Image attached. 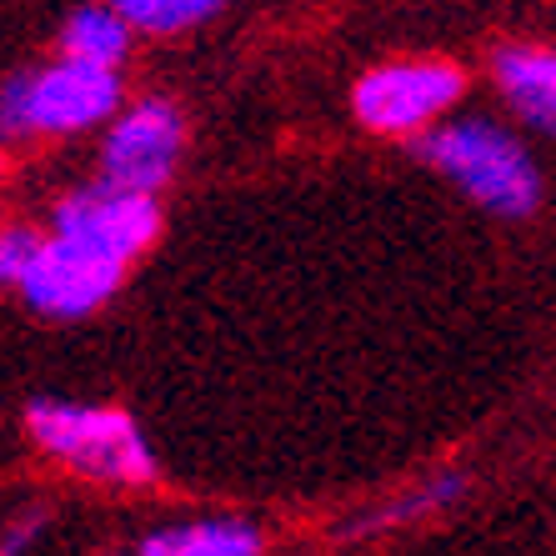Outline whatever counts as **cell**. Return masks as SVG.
Segmentation results:
<instances>
[{"instance_id":"cell-1","label":"cell","mask_w":556,"mask_h":556,"mask_svg":"<svg viewBox=\"0 0 556 556\" xmlns=\"http://www.w3.org/2000/svg\"><path fill=\"white\" fill-rule=\"evenodd\" d=\"M26 427L40 452L71 466L76 477L111 481V486H146V481L161 477L155 452L146 446L141 427L126 412L36 396L26 406Z\"/></svg>"},{"instance_id":"cell-2","label":"cell","mask_w":556,"mask_h":556,"mask_svg":"<svg viewBox=\"0 0 556 556\" xmlns=\"http://www.w3.org/2000/svg\"><path fill=\"white\" fill-rule=\"evenodd\" d=\"M421 161L452 176L477 206L496 211V216H531L542 201V176L531 166V155L521 151L502 126L492 121H452L437 126L416 141Z\"/></svg>"},{"instance_id":"cell-3","label":"cell","mask_w":556,"mask_h":556,"mask_svg":"<svg viewBox=\"0 0 556 556\" xmlns=\"http://www.w3.org/2000/svg\"><path fill=\"white\" fill-rule=\"evenodd\" d=\"M121 105L116 71L80 61H55L36 76H11L0 86V136H65L105 121Z\"/></svg>"},{"instance_id":"cell-4","label":"cell","mask_w":556,"mask_h":556,"mask_svg":"<svg viewBox=\"0 0 556 556\" xmlns=\"http://www.w3.org/2000/svg\"><path fill=\"white\" fill-rule=\"evenodd\" d=\"M466 91V76L452 61H391L356 80L351 105L356 121L381 136H412L437 126L441 111H452Z\"/></svg>"},{"instance_id":"cell-5","label":"cell","mask_w":556,"mask_h":556,"mask_svg":"<svg viewBox=\"0 0 556 556\" xmlns=\"http://www.w3.org/2000/svg\"><path fill=\"white\" fill-rule=\"evenodd\" d=\"M51 231L130 266L155 241V231H161V206H155V195L116 191V186L101 181V186H86V191L65 195L61 206H55Z\"/></svg>"},{"instance_id":"cell-6","label":"cell","mask_w":556,"mask_h":556,"mask_svg":"<svg viewBox=\"0 0 556 556\" xmlns=\"http://www.w3.org/2000/svg\"><path fill=\"white\" fill-rule=\"evenodd\" d=\"M181 146H186V126L176 105L155 101V96L151 101H136L111 126V136H105V155H101L105 186L155 195L170 181L176 161H181Z\"/></svg>"},{"instance_id":"cell-7","label":"cell","mask_w":556,"mask_h":556,"mask_svg":"<svg viewBox=\"0 0 556 556\" xmlns=\"http://www.w3.org/2000/svg\"><path fill=\"white\" fill-rule=\"evenodd\" d=\"M121 281H126L121 261L101 256L91 247H76L65 236H51V241H40L21 291L46 316H86V311H96L101 301L116 296Z\"/></svg>"},{"instance_id":"cell-8","label":"cell","mask_w":556,"mask_h":556,"mask_svg":"<svg viewBox=\"0 0 556 556\" xmlns=\"http://www.w3.org/2000/svg\"><path fill=\"white\" fill-rule=\"evenodd\" d=\"M492 76L502 86L506 105L527 126L556 136V51H542V46H502L492 61Z\"/></svg>"},{"instance_id":"cell-9","label":"cell","mask_w":556,"mask_h":556,"mask_svg":"<svg viewBox=\"0 0 556 556\" xmlns=\"http://www.w3.org/2000/svg\"><path fill=\"white\" fill-rule=\"evenodd\" d=\"M266 536L241 517H201L146 531L130 556H261Z\"/></svg>"},{"instance_id":"cell-10","label":"cell","mask_w":556,"mask_h":556,"mask_svg":"<svg viewBox=\"0 0 556 556\" xmlns=\"http://www.w3.org/2000/svg\"><path fill=\"white\" fill-rule=\"evenodd\" d=\"M126 46H130V21L116 5H80L65 21V36H61L65 61L96 65V71H116L126 61Z\"/></svg>"},{"instance_id":"cell-11","label":"cell","mask_w":556,"mask_h":556,"mask_svg":"<svg viewBox=\"0 0 556 556\" xmlns=\"http://www.w3.org/2000/svg\"><path fill=\"white\" fill-rule=\"evenodd\" d=\"M462 492H466V477H462V471H441V477H431V481H421V486H412V492L396 496V502H381L376 511H366V517H351L346 527H341V536L362 542V536H376V531L406 527V521L427 517V511H441V506H452Z\"/></svg>"},{"instance_id":"cell-12","label":"cell","mask_w":556,"mask_h":556,"mask_svg":"<svg viewBox=\"0 0 556 556\" xmlns=\"http://www.w3.org/2000/svg\"><path fill=\"white\" fill-rule=\"evenodd\" d=\"M226 0H116V11L126 15L136 30H151V36H176L186 26H201L220 11Z\"/></svg>"},{"instance_id":"cell-13","label":"cell","mask_w":556,"mask_h":556,"mask_svg":"<svg viewBox=\"0 0 556 556\" xmlns=\"http://www.w3.org/2000/svg\"><path fill=\"white\" fill-rule=\"evenodd\" d=\"M40 241L30 231H21V226H11V231H0V286H21L30 271V261H36Z\"/></svg>"},{"instance_id":"cell-14","label":"cell","mask_w":556,"mask_h":556,"mask_svg":"<svg viewBox=\"0 0 556 556\" xmlns=\"http://www.w3.org/2000/svg\"><path fill=\"white\" fill-rule=\"evenodd\" d=\"M40 527H46V511H26L21 521H11L5 536H0V556H26L30 542L40 536Z\"/></svg>"}]
</instances>
